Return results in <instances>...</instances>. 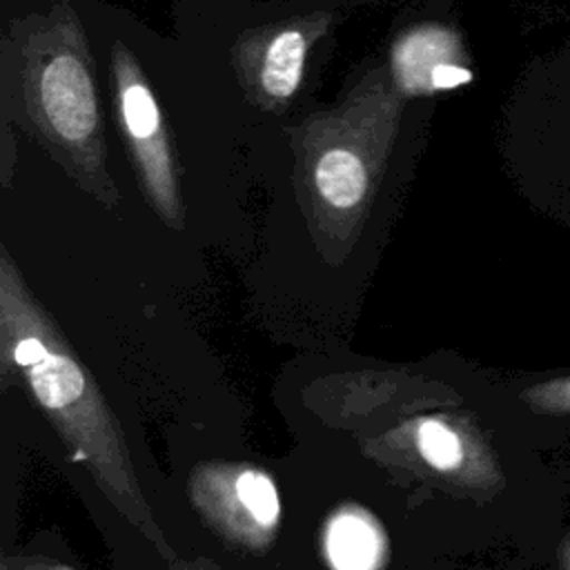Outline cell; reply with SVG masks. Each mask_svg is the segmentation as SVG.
<instances>
[{"mask_svg": "<svg viewBox=\"0 0 570 570\" xmlns=\"http://www.w3.org/2000/svg\"><path fill=\"white\" fill-rule=\"evenodd\" d=\"M399 122V100L379 73L367 76L341 109L305 125L298 185L318 249L343 261L372 205Z\"/></svg>", "mask_w": 570, "mask_h": 570, "instance_id": "7a4b0ae2", "label": "cell"}, {"mask_svg": "<svg viewBox=\"0 0 570 570\" xmlns=\"http://www.w3.org/2000/svg\"><path fill=\"white\" fill-rule=\"evenodd\" d=\"M111 71L118 122L129 142L140 185L156 214L169 227L180 229L185 207L158 100L138 60L122 42L114 45Z\"/></svg>", "mask_w": 570, "mask_h": 570, "instance_id": "5b68a950", "label": "cell"}, {"mask_svg": "<svg viewBox=\"0 0 570 570\" xmlns=\"http://www.w3.org/2000/svg\"><path fill=\"white\" fill-rule=\"evenodd\" d=\"M323 550L332 570H379L385 563L387 543L365 508L343 505L325 523Z\"/></svg>", "mask_w": 570, "mask_h": 570, "instance_id": "9c48e42d", "label": "cell"}, {"mask_svg": "<svg viewBox=\"0 0 570 570\" xmlns=\"http://www.w3.org/2000/svg\"><path fill=\"white\" fill-rule=\"evenodd\" d=\"M390 60L392 78L401 91L430 94L439 73L450 62H459V42L448 29L423 24L394 45Z\"/></svg>", "mask_w": 570, "mask_h": 570, "instance_id": "ba28073f", "label": "cell"}, {"mask_svg": "<svg viewBox=\"0 0 570 570\" xmlns=\"http://www.w3.org/2000/svg\"><path fill=\"white\" fill-rule=\"evenodd\" d=\"M519 401L534 414L548 419H570V374L548 376L519 392Z\"/></svg>", "mask_w": 570, "mask_h": 570, "instance_id": "30bf717a", "label": "cell"}, {"mask_svg": "<svg viewBox=\"0 0 570 570\" xmlns=\"http://www.w3.org/2000/svg\"><path fill=\"white\" fill-rule=\"evenodd\" d=\"M396 419L365 445L379 459L465 492L488 494L503 485V470L472 419L445 410Z\"/></svg>", "mask_w": 570, "mask_h": 570, "instance_id": "277c9868", "label": "cell"}, {"mask_svg": "<svg viewBox=\"0 0 570 570\" xmlns=\"http://www.w3.org/2000/svg\"><path fill=\"white\" fill-rule=\"evenodd\" d=\"M321 22H292L238 47V69L252 98L267 109L285 107L301 87L309 45Z\"/></svg>", "mask_w": 570, "mask_h": 570, "instance_id": "52a82bcc", "label": "cell"}, {"mask_svg": "<svg viewBox=\"0 0 570 570\" xmlns=\"http://www.w3.org/2000/svg\"><path fill=\"white\" fill-rule=\"evenodd\" d=\"M22 89L40 136L67 163L76 180L111 207L116 187L105 167L91 56L73 11L65 4L22 42Z\"/></svg>", "mask_w": 570, "mask_h": 570, "instance_id": "3957f363", "label": "cell"}, {"mask_svg": "<svg viewBox=\"0 0 570 570\" xmlns=\"http://www.w3.org/2000/svg\"><path fill=\"white\" fill-rule=\"evenodd\" d=\"M189 499L207 525L229 546L263 552L281 523L274 479L247 463L209 461L191 470Z\"/></svg>", "mask_w": 570, "mask_h": 570, "instance_id": "8992f818", "label": "cell"}, {"mask_svg": "<svg viewBox=\"0 0 570 570\" xmlns=\"http://www.w3.org/2000/svg\"><path fill=\"white\" fill-rule=\"evenodd\" d=\"M167 570H216V568H212L209 563L198 559V561H171V566Z\"/></svg>", "mask_w": 570, "mask_h": 570, "instance_id": "7c38bea8", "label": "cell"}, {"mask_svg": "<svg viewBox=\"0 0 570 570\" xmlns=\"http://www.w3.org/2000/svg\"><path fill=\"white\" fill-rule=\"evenodd\" d=\"M22 379L33 403L80 461L98 490L167 561H176L131 463L125 434L94 376L22 278L11 254L0 252V379Z\"/></svg>", "mask_w": 570, "mask_h": 570, "instance_id": "6da1fadb", "label": "cell"}, {"mask_svg": "<svg viewBox=\"0 0 570 570\" xmlns=\"http://www.w3.org/2000/svg\"><path fill=\"white\" fill-rule=\"evenodd\" d=\"M559 570H570V530L561 537V546H559Z\"/></svg>", "mask_w": 570, "mask_h": 570, "instance_id": "8fae6325", "label": "cell"}]
</instances>
